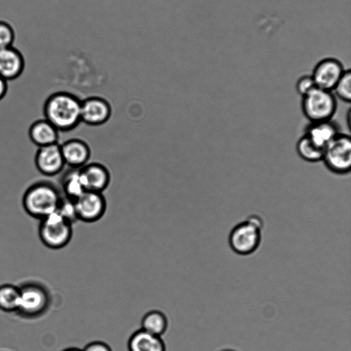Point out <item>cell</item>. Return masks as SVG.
<instances>
[{"label":"cell","instance_id":"d4e9b609","mask_svg":"<svg viewBox=\"0 0 351 351\" xmlns=\"http://www.w3.org/2000/svg\"><path fill=\"white\" fill-rule=\"evenodd\" d=\"M317 88L311 75L301 76L296 82L295 90L302 97H304Z\"/></svg>","mask_w":351,"mask_h":351},{"label":"cell","instance_id":"ba28073f","mask_svg":"<svg viewBox=\"0 0 351 351\" xmlns=\"http://www.w3.org/2000/svg\"><path fill=\"white\" fill-rule=\"evenodd\" d=\"M77 220L93 223L105 214L107 203L103 193L86 191L74 201Z\"/></svg>","mask_w":351,"mask_h":351},{"label":"cell","instance_id":"8fae6325","mask_svg":"<svg viewBox=\"0 0 351 351\" xmlns=\"http://www.w3.org/2000/svg\"><path fill=\"white\" fill-rule=\"evenodd\" d=\"M112 114L110 103L103 97L91 96L82 100L81 122L91 126L106 123Z\"/></svg>","mask_w":351,"mask_h":351},{"label":"cell","instance_id":"30bf717a","mask_svg":"<svg viewBox=\"0 0 351 351\" xmlns=\"http://www.w3.org/2000/svg\"><path fill=\"white\" fill-rule=\"evenodd\" d=\"M344 71L339 60L326 58L315 65L311 75L317 88L332 91Z\"/></svg>","mask_w":351,"mask_h":351},{"label":"cell","instance_id":"6da1fadb","mask_svg":"<svg viewBox=\"0 0 351 351\" xmlns=\"http://www.w3.org/2000/svg\"><path fill=\"white\" fill-rule=\"evenodd\" d=\"M82 100L66 90H57L48 95L44 101V118L60 132L75 129L81 123Z\"/></svg>","mask_w":351,"mask_h":351},{"label":"cell","instance_id":"3957f363","mask_svg":"<svg viewBox=\"0 0 351 351\" xmlns=\"http://www.w3.org/2000/svg\"><path fill=\"white\" fill-rule=\"evenodd\" d=\"M263 228V221L260 216H248L230 230L228 235L230 249L241 256L252 254L261 245Z\"/></svg>","mask_w":351,"mask_h":351},{"label":"cell","instance_id":"277c9868","mask_svg":"<svg viewBox=\"0 0 351 351\" xmlns=\"http://www.w3.org/2000/svg\"><path fill=\"white\" fill-rule=\"evenodd\" d=\"M19 289V304L16 313L20 317L35 319L48 310L51 297L45 286L38 282H29L21 285Z\"/></svg>","mask_w":351,"mask_h":351},{"label":"cell","instance_id":"f1b7e54d","mask_svg":"<svg viewBox=\"0 0 351 351\" xmlns=\"http://www.w3.org/2000/svg\"><path fill=\"white\" fill-rule=\"evenodd\" d=\"M220 351H237L234 349H231V348H225V349H223V350H221Z\"/></svg>","mask_w":351,"mask_h":351},{"label":"cell","instance_id":"ac0fdd59","mask_svg":"<svg viewBox=\"0 0 351 351\" xmlns=\"http://www.w3.org/2000/svg\"><path fill=\"white\" fill-rule=\"evenodd\" d=\"M60 190L64 197L73 201L86 191L80 169L69 168L62 176Z\"/></svg>","mask_w":351,"mask_h":351},{"label":"cell","instance_id":"52a82bcc","mask_svg":"<svg viewBox=\"0 0 351 351\" xmlns=\"http://www.w3.org/2000/svg\"><path fill=\"white\" fill-rule=\"evenodd\" d=\"M325 167L337 175H346L351 169V138L339 133L324 149L322 160Z\"/></svg>","mask_w":351,"mask_h":351},{"label":"cell","instance_id":"484cf974","mask_svg":"<svg viewBox=\"0 0 351 351\" xmlns=\"http://www.w3.org/2000/svg\"><path fill=\"white\" fill-rule=\"evenodd\" d=\"M82 351H112V350L106 342L94 341L86 344Z\"/></svg>","mask_w":351,"mask_h":351},{"label":"cell","instance_id":"ffe728a7","mask_svg":"<svg viewBox=\"0 0 351 351\" xmlns=\"http://www.w3.org/2000/svg\"><path fill=\"white\" fill-rule=\"evenodd\" d=\"M295 149L298 156L306 162L316 163L322 160L324 149L315 145L304 134L298 140Z\"/></svg>","mask_w":351,"mask_h":351},{"label":"cell","instance_id":"cb8c5ba5","mask_svg":"<svg viewBox=\"0 0 351 351\" xmlns=\"http://www.w3.org/2000/svg\"><path fill=\"white\" fill-rule=\"evenodd\" d=\"M57 212L71 223L77 220L74 201L64 196L60 203Z\"/></svg>","mask_w":351,"mask_h":351},{"label":"cell","instance_id":"8992f818","mask_svg":"<svg viewBox=\"0 0 351 351\" xmlns=\"http://www.w3.org/2000/svg\"><path fill=\"white\" fill-rule=\"evenodd\" d=\"M38 235L46 247L53 250L61 249L71 239L72 223L58 212H53L40 220Z\"/></svg>","mask_w":351,"mask_h":351},{"label":"cell","instance_id":"44dd1931","mask_svg":"<svg viewBox=\"0 0 351 351\" xmlns=\"http://www.w3.org/2000/svg\"><path fill=\"white\" fill-rule=\"evenodd\" d=\"M20 300L19 287L11 284L0 286V310L6 313L16 312Z\"/></svg>","mask_w":351,"mask_h":351},{"label":"cell","instance_id":"603a6c76","mask_svg":"<svg viewBox=\"0 0 351 351\" xmlns=\"http://www.w3.org/2000/svg\"><path fill=\"white\" fill-rule=\"evenodd\" d=\"M15 40V32L8 22L0 20V49L13 46Z\"/></svg>","mask_w":351,"mask_h":351},{"label":"cell","instance_id":"2e32d148","mask_svg":"<svg viewBox=\"0 0 351 351\" xmlns=\"http://www.w3.org/2000/svg\"><path fill=\"white\" fill-rule=\"evenodd\" d=\"M28 136L38 147L59 143L60 132L45 118L34 121L29 126Z\"/></svg>","mask_w":351,"mask_h":351},{"label":"cell","instance_id":"5b68a950","mask_svg":"<svg viewBox=\"0 0 351 351\" xmlns=\"http://www.w3.org/2000/svg\"><path fill=\"white\" fill-rule=\"evenodd\" d=\"M301 108L310 123L331 120L337 110V99L332 91L317 87L302 97Z\"/></svg>","mask_w":351,"mask_h":351},{"label":"cell","instance_id":"4fadbf2b","mask_svg":"<svg viewBox=\"0 0 351 351\" xmlns=\"http://www.w3.org/2000/svg\"><path fill=\"white\" fill-rule=\"evenodd\" d=\"M60 145L66 166L80 169L88 163L91 154L90 149L83 140L71 138Z\"/></svg>","mask_w":351,"mask_h":351},{"label":"cell","instance_id":"5bb4252c","mask_svg":"<svg viewBox=\"0 0 351 351\" xmlns=\"http://www.w3.org/2000/svg\"><path fill=\"white\" fill-rule=\"evenodd\" d=\"M25 69L21 52L13 46L0 49V77L6 81L18 78Z\"/></svg>","mask_w":351,"mask_h":351},{"label":"cell","instance_id":"7c38bea8","mask_svg":"<svg viewBox=\"0 0 351 351\" xmlns=\"http://www.w3.org/2000/svg\"><path fill=\"white\" fill-rule=\"evenodd\" d=\"M80 172L86 191L103 193L110 184V171L101 163H87Z\"/></svg>","mask_w":351,"mask_h":351},{"label":"cell","instance_id":"4316f807","mask_svg":"<svg viewBox=\"0 0 351 351\" xmlns=\"http://www.w3.org/2000/svg\"><path fill=\"white\" fill-rule=\"evenodd\" d=\"M8 88V81L0 77V101L6 95Z\"/></svg>","mask_w":351,"mask_h":351},{"label":"cell","instance_id":"9c48e42d","mask_svg":"<svg viewBox=\"0 0 351 351\" xmlns=\"http://www.w3.org/2000/svg\"><path fill=\"white\" fill-rule=\"evenodd\" d=\"M34 164L37 170L45 176L52 177L61 173L66 165L60 143L38 147Z\"/></svg>","mask_w":351,"mask_h":351},{"label":"cell","instance_id":"9a60e30c","mask_svg":"<svg viewBox=\"0 0 351 351\" xmlns=\"http://www.w3.org/2000/svg\"><path fill=\"white\" fill-rule=\"evenodd\" d=\"M341 132L339 125L332 119L309 123L305 128V134L315 145L325 147Z\"/></svg>","mask_w":351,"mask_h":351},{"label":"cell","instance_id":"7402d4cb","mask_svg":"<svg viewBox=\"0 0 351 351\" xmlns=\"http://www.w3.org/2000/svg\"><path fill=\"white\" fill-rule=\"evenodd\" d=\"M337 99L350 103L351 99V72L345 70L342 76L332 90Z\"/></svg>","mask_w":351,"mask_h":351},{"label":"cell","instance_id":"7a4b0ae2","mask_svg":"<svg viewBox=\"0 0 351 351\" xmlns=\"http://www.w3.org/2000/svg\"><path fill=\"white\" fill-rule=\"evenodd\" d=\"M62 193L53 182L40 180L31 184L22 197L25 211L32 217L41 220L57 211Z\"/></svg>","mask_w":351,"mask_h":351},{"label":"cell","instance_id":"83f0119b","mask_svg":"<svg viewBox=\"0 0 351 351\" xmlns=\"http://www.w3.org/2000/svg\"><path fill=\"white\" fill-rule=\"evenodd\" d=\"M62 351H82V349H80L77 348H68L64 349Z\"/></svg>","mask_w":351,"mask_h":351},{"label":"cell","instance_id":"d6986e66","mask_svg":"<svg viewBox=\"0 0 351 351\" xmlns=\"http://www.w3.org/2000/svg\"><path fill=\"white\" fill-rule=\"evenodd\" d=\"M167 327L168 319L166 315L158 310L148 311L141 319V329L158 337L166 332Z\"/></svg>","mask_w":351,"mask_h":351},{"label":"cell","instance_id":"e0dca14e","mask_svg":"<svg viewBox=\"0 0 351 351\" xmlns=\"http://www.w3.org/2000/svg\"><path fill=\"white\" fill-rule=\"evenodd\" d=\"M128 349V351H166V346L161 337L140 329L130 337Z\"/></svg>","mask_w":351,"mask_h":351}]
</instances>
